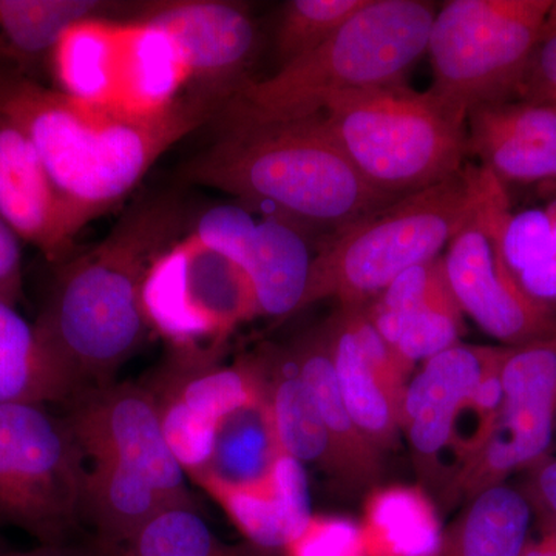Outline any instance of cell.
Instances as JSON below:
<instances>
[{
  "instance_id": "cell-1",
  "label": "cell",
  "mask_w": 556,
  "mask_h": 556,
  "mask_svg": "<svg viewBox=\"0 0 556 556\" xmlns=\"http://www.w3.org/2000/svg\"><path fill=\"white\" fill-rule=\"evenodd\" d=\"M186 223L179 193H149L100 243L58 266L35 329L72 396L115 382L118 369L148 339L146 278L155 260L182 239Z\"/></svg>"
},
{
  "instance_id": "cell-2",
  "label": "cell",
  "mask_w": 556,
  "mask_h": 556,
  "mask_svg": "<svg viewBox=\"0 0 556 556\" xmlns=\"http://www.w3.org/2000/svg\"><path fill=\"white\" fill-rule=\"evenodd\" d=\"M0 112L31 139L83 229L126 199L179 139L215 118L217 105L188 93L167 112L130 115L0 72Z\"/></svg>"
},
{
  "instance_id": "cell-3",
  "label": "cell",
  "mask_w": 556,
  "mask_h": 556,
  "mask_svg": "<svg viewBox=\"0 0 556 556\" xmlns=\"http://www.w3.org/2000/svg\"><path fill=\"white\" fill-rule=\"evenodd\" d=\"M182 181L230 193L300 228L342 232L399 200L358 174L320 115L226 129L179 169Z\"/></svg>"
},
{
  "instance_id": "cell-4",
  "label": "cell",
  "mask_w": 556,
  "mask_h": 556,
  "mask_svg": "<svg viewBox=\"0 0 556 556\" xmlns=\"http://www.w3.org/2000/svg\"><path fill=\"white\" fill-rule=\"evenodd\" d=\"M437 7L424 0H368L327 42L223 102V130L314 118L346 91L405 80L427 53Z\"/></svg>"
},
{
  "instance_id": "cell-5",
  "label": "cell",
  "mask_w": 556,
  "mask_h": 556,
  "mask_svg": "<svg viewBox=\"0 0 556 556\" xmlns=\"http://www.w3.org/2000/svg\"><path fill=\"white\" fill-rule=\"evenodd\" d=\"M320 118L358 174L397 199L456 177L470 156L466 113L405 80L338 94Z\"/></svg>"
},
{
  "instance_id": "cell-6",
  "label": "cell",
  "mask_w": 556,
  "mask_h": 556,
  "mask_svg": "<svg viewBox=\"0 0 556 556\" xmlns=\"http://www.w3.org/2000/svg\"><path fill=\"white\" fill-rule=\"evenodd\" d=\"M475 201V166L401 197L324 244L314 258L303 309L320 300L367 306L402 274L441 257Z\"/></svg>"
},
{
  "instance_id": "cell-7",
  "label": "cell",
  "mask_w": 556,
  "mask_h": 556,
  "mask_svg": "<svg viewBox=\"0 0 556 556\" xmlns=\"http://www.w3.org/2000/svg\"><path fill=\"white\" fill-rule=\"evenodd\" d=\"M554 0H452L438 9L427 53L431 93L466 113L514 100Z\"/></svg>"
},
{
  "instance_id": "cell-8",
  "label": "cell",
  "mask_w": 556,
  "mask_h": 556,
  "mask_svg": "<svg viewBox=\"0 0 556 556\" xmlns=\"http://www.w3.org/2000/svg\"><path fill=\"white\" fill-rule=\"evenodd\" d=\"M84 464L64 417L46 404H0V525L43 546L68 543L83 522Z\"/></svg>"
},
{
  "instance_id": "cell-9",
  "label": "cell",
  "mask_w": 556,
  "mask_h": 556,
  "mask_svg": "<svg viewBox=\"0 0 556 556\" xmlns=\"http://www.w3.org/2000/svg\"><path fill=\"white\" fill-rule=\"evenodd\" d=\"M508 207L506 185L475 166L473 207L442 258L464 316L503 346L514 348L554 332L556 313L530 299L504 262L496 226Z\"/></svg>"
},
{
  "instance_id": "cell-10",
  "label": "cell",
  "mask_w": 556,
  "mask_h": 556,
  "mask_svg": "<svg viewBox=\"0 0 556 556\" xmlns=\"http://www.w3.org/2000/svg\"><path fill=\"white\" fill-rule=\"evenodd\" d=\"M142 303L150 328L174 350L217 351L229 332L258 317L247 273L189 236L155 260Z\"/></svg>"
},
{
  "instance_id": "cell-11",
  "label": "cell",
  "mask_w": 556,
  "mask_h": 556,
  "mask_svg": "<svg viewBox=\"0 0 556 556\" xmlns=\"http://www.w3.org/2000/svg\"><path fill=\"white\" fill-rule=\"evenodd\" d=\"M64 405L62 417L89 466L141 475L197 508L164 434L155 399L142 383L87 388Z\"/></svg>"
},
{
  "instance_id": "cell-12",
  "label": "cell",
  "mask_w": 556,
  "mask_h": 556,
  "mask_svg": "<svg viewBox=\"0 0 556 556\" xmlns=\"http://www.w3.org/2000/svg\"><path fill=\"white\" fill-rule=\"evenodd\" d=\"M142 386L155 399L167 442L190 478L206 466L219 422L262 394L254 357L225 367L215 351L174 350Z\"/></svg>"
},
{
  "instance_id": "cell-13",
  "label": "cell",
  "mask_w": 556,
  "mask_h": 556,
  "mask_svg": "<svg viewBox=\"0 0 556 556\" xmlns=\"http://www.w3.org/2000/svg\"><path fill=\"white\" fill-rule=\"evenodd\" d=\"M129 20L163 31L189 75V94L222 108L249 83L258 31L247 7L225 0H161Z\"/></svg>"
},
{
  "instance_id": "cell-14",
  "label": "cell",
  "mask_w": 556,
  "mask_h": 556,
  "mask_svg": "<svg viewBox=\"0 0 556 556\" xmlns=\"http://www.w3.org/2000/svg\"><path fill=\"white\" fill-rule=\"evenodd\" d=\"M510 350L459 342L424 362L409 380L402 401L401 431L419 473L431 484H438L441 473L448 477L447 489L452 484V438L460 409L490 375L503 368Z\"/></svg>"
},
{
  "instance_id": "cell-15",
  "label": "cell",
  "mask_w": 556,
  "mask_h": 556,
  "mask_svg": "<svg viewBox=\"0 0 556 556\" xmlns=\"http://www.w3.org/2000/svg\"><path fill=\"white\" fill-rule=\"evenodd\" d=\"M325 325L348 412L383 452L401 431L402 401L413 369L372 327L364 306H339Z\"/></svg>"
},
{
  "instance_id": "cell-16",
  "label": "cell",
  "mask_w": 556,
  "mask_h": 556,
  "mask_svg": "<svg viewBox=\"0 0 556 556\" xmlns=\"http://www.w3.org/2000/svg\"><path fill=\"white\" fill-rule=\"evenodd\" d=\"M0 215L24 243L51 265L76 254L78 222L40 160L31 139L0 112Z\"/></svg>"
},
{
  "instance_id": "cell-17",
  "label": "cell",
  "mask_w": 556,
  "mask_h": 556,
  "mask_svg": "<svg viewBox=\"0 0 556 556\" xmlns=\"http://www.w3.org/2000/svg\"><path fill=\"white\" fill-rule=\"evenodd\" d=\"M468 152L500 181L556 179V104L507 100L467 115Z\"/></svg>"
},
{
  "instance_id": "cell-18",
  "label": "cell",
  "mask_w": 556,
  "mask_h": 556,
  "mask_svg": "<svg viewBox=\"0 0 556 556\" xmlns=\"http://www.w3.org/2000/svg\"><path fill=\"white\" fill-rule=\"evenodd\" d=\"M289 351L327 427L336 479L346 489L364 490L375 485L382 470V452L362 433L343 402L329 350L327 325L321 324L300 336Z\"/></svg>"
},
{
  "instance_id": "cell-19",
  "label": "cell",
  "mask_w": 556,
  "mask_h": 556,
  "mask_svg": "<svg viewBox=\"0 0 556 556\" xmlns=\"http://www.w3.org/2000/svg\"><path fill=\"white\" fill-rule=\"evenodd\" d=\"M206 492L248 538V543L269 554L285 551L313 517L305 466L287 453L263 481L243 486H212Z\"/></svg>"
},
{
  "instance_id": "cell-20",
  "label": "cell",
  "mask_w": 556,
  "mask_h": 556,
  "mask_svg": "<svg viewBox=\"0 0 556 556\" xmlns=\"http://www.w3.org/2000/svg\"><path fill=\"white\" fill-rule=\"evenodd\" d=\"M316 255L305 229L276 215H260L237 265L247 273L258 316L283 318L303 309Z\"/></svg>"
},
{
  "instance_id": "cell-21",
  "label": "cell",
  "mask_w": 556,
  "mask_h": 556,
  "mask_svg": "<svg viewBox=\"0 0 556 556\" xmlns=\"http://www.w3.org/2000/svg\"><path fill=\"white\" fill-rule=\"evenodd\" d=\"M119 5L101 0H0V72L40 80L70 27L109 17Z\"/></svg>"
},
{
  "instance_id": "cell-22",
  "label": "cell",
  "mask_w": 556,
  "mask_h": 556,
  "mask_svg": "<svg viewBox=\"0 0 556 556\" xmlns=\"http://www.w3.org/2000/svg\"><path fill=\"white\" fill-rule=\"evenodd\" d=\"M254 362L283 453L303 466H317L336 479L334 455L327 427L309 388L299 375L289 348L270 346L260 351Z\"/></svg>"
},
{
  "instance_id": "cell-23",
  "label": "cell",
  "mask_w": 556,
  "mask_h": 556,
  "mask_svg": "<svg viewBox=\"0 0 556 556\" xmlns=\"http://www.w3.org/2000/svg\"><path fill=\"white\" fill-rule=\"evenodd\" d=\"M283 455L265 394L219 422L207 464L193 481L201 489L243 486L269 477Z\"/></svg>"
},
{
  "instance_id": "cell-24",
  "label": "cell",
  "mask_w": 556,
  "mask_h": 556,
  "mask_svg": "<svg viewBox=\"0 0 556 556\" xmlns=\"http://www.w3.org/2000/svg\"><path fill=\"white\" fill-rule=\"evenodd\" d=\"M533 508L522 490L507 484L486 489L442 533L434 556H521L530 541Z\"/></svg>"
},
{
  "instance_id": "cell-25",
  "label": "cell",
  "mask_w": 556,
  "mask_h": 556,
  "mask_svg": "<svg viewBox=\"0 0 556 556\" xmlns=\"http://www.w3.org/2000/svg\"><path fill=\"white\" fill-rule=\"evenodd\" d=\"M361 530L367 556H434L444 533L433 501L412 485L372 489Z\"/></svg>"
},
{
  "instance_id": "cell-26",
  "label": "cell",
  "mask_w": 556,
  "mask_h": 556,
  "mask_svg": "<svg viewBox=\"0 0 556 556\" xmlns=\"http://www.w3.org/2000/svg\"><path fill=\"white\" fill-rule=\"evenodd\" d=\"M70 396L72 388L40 345L35 325L0 300V404H64Z\"/></svg>"
},
{
  "instance_id": "cell-27",
  "label": "cell",
  "mask_w": 556,
  "mask_h": 556,
  "mask_svg": "<svg viewBox=\"0 0 556 556\" xmlns=\"http://www.w3.org/2000/svg\"><path fill=\"white\" fill-rule=\"evenodd\" d=\"M119 556H270L254 544H226L195 510L175 508L119 546Z\"/></svg>"
},
{
  "instance_id": "cell-28",
  "label": "cell",
  "mask_w": 556,
  "mask_h": 556,
  "mask_svg": "<svg viewBox=\"0 0 556 556\" xmlns=\"http://www.w3.org/2000/svg\"><path fill=\"white\" fill-rule=\"evenodd\" d=\"M464 332V313L450 289L442 258L422 305L409 320L394 351L413 369L417 362H426L457 345Z\"/></svg>"
},
{
  "instance_id": "cell-29",
  "label": "cell",
  "mask_w": 556,
  "mask_h": 556,
  "mask_svg": "<svg viewBox=\"0 0 556 556\" xmlns=\"http://www.w3.org/2000/svg\"><path fill=\"white\" fill-rule=\"evenodd\" d=\"M504 404L556 417V329L514 346L501 369Z\"/></svg>"
},
{
  "instance_id": "cell-30",
  "label": "cell",
  "mask_w": 556,
  "mask_h": 556,
  "mask_svg": "<svg viewBox=\"0 0 556 556\" xmlns=\"http://www.w3.org/2000/svg\"><path fill=\"white\" fill-rule=\"evenodd\" d=\"M368 0H291L276 33L280 67L305 56L331 39Z\"/></svg>"
},
{
  "instance_id": "cell-31",
  "label": "cell",
  "mask_w": 556,
  "mask_h": 556,
  "mask_svg": "<svg viewBox=\"0 0 556 556\" xmlns=\"http://www.w3.org/2000/svg\"><path fill=\"white\" fill-rule=\"evenodd\" d=\"M441 257L415 266L407 273L399 276L393 283L388 285L386 289L364 306L365 313L372 327L378 329L380 336L391 348L397 345L399 339L404 334L405 328L413 316L422 305L431 280L441 265Z\"/></svg>"
},
{
  "instance_id": "cell-32",
  "label": "cell",
  "mask_w": 556,
  "mask_h": 556,
  "mask_svg": "<svg viewBox=\"0 0 556 556\" xmlns=\"http://www.w3.org/2000/svg\"><path fill=\"white\" fill-rule=\"evenodd\" d=\"M496 237L504 262L515 276L555 255L546 208L518 214L507 208L497 222Z\"/></svg>"
},
{
  "instance_id": "cell-33",
  "label": "cell",
  "mask_w": 556,
  "mask_h": 556,
  "mask_svg": "<svg viewBox=\"0 0 556 556\" xmlns=\"http://www.w3.org/2000/svg\"><path fill=\"white\" fill-rule=\"evenodd\" d=\"M287 556H367L361 525L342 517L313 515L285 547Z\"/></svg>"
},
{
  "instance_id": "cell-34",
  "label": "cell",
  "mask_w": 556,
  "mask_h": 556,
  "mask_svg": "<svg viewBox=\"0 0 556 556\" xmlns=\"http://www.w3.org/2000/svg\"><path fill=\"white\" fill-rule=\"evenodd\" d=\"M515 98L556 104V36L538 46Z\"/></svg>"
},
{
  "instance_id": "cell-35",
  "label": "cell",
  "mask_w": 556,
  "mask_h": 556,
  "mask_svg": "<svg viewBox=\"0 0 556 556\" xmlns=\"http://www.w3.org/2000/svg\"><path fill=\"white\" fill-rule=\"evenodd\" d=\"M526 496L543 529H556V457L544 456L529 468Z\"/></svg>"
},
{
  "instance_id": "cell-36",
  "label": "cell",
  "mask_w": 556,
  "mask_h": 556,
  "mask_svg": "<svg viewBox=\"0 0 556 556\" xmlns=\"http://www.w3.org/2000/svg\"><path fill=\"white\" fill-rule=\"evenodd\" d=\"M22 291V240L0 215V300L16 308Z\"/></svg>"
},
{
  "instance_id": "cell-37",
  "label": "cell",
  "mask_w": 556,
  "mask_h": 556,
  "mask_svg": "<svg viewBox=\"0 0 556 556\" xmlns=\"http://www.w3.org/2000/svg\"><path fill=\"white\" fill-rule=\"evenodd\" d=\"M530 299L556 313V255L517 276Z\"/></svg>"
},
{
  "instance_id": "cell-38",
  "label": "cell",
  "mask_w": 556,
  "mask_h": 556,
  "mask_svg": "<svg viewBox=\"0 0 556 556\" xmlns=\"http://www.w3.org/2000/svg\"><path fill=\"white\" fill-rule=\"evenodd\" d=\"M0 556H119V547L102 543L101 540L90 544H49L25 552H0Z\"/></svg>"
},
{
  "instance_id": "cell-39",
  "label": "cell",
  "mask_w": 556,
  "mask_h": 556,
  "mask_svg": "<svg viewBox=\"0 0 556 556\" xmlns=\"http://www.w3.org/2000/svg\"><path fill=\"white\" fill-rule=\"evenodd\" d=\"M521 556H556V529H543L540 538L527 543Z\"/></svg>"
},
{
  "instance_id": "cell-40",
  "label": "cell",
  "mask_w": 556,
  "mask_h": 556,
  "mask_svg": "<svg viewBox=\"0 0 556 556\" xmlns=\"http://www.w3.org/2000/svg\"><path fill=\"white\" fill-rule=\"evenodd\" d=\"M556 36V0L552 2L551 10H548L546 22H544L543 40L554 38ZM541 40V42H543Z\"/></svg>"
},
{
  "instance_id": "cell-41",
  "label": "cell",
  "mask_w": 556,
  "mask_h": 556,
  "mask_svg": "<svg viewBox=\"0 0 556 556\" xmlns=\"http://www.w3.org/2000/svg\"><path fill=\"white\" fill-rule=\"evenodd\" d=\"M548 222H551L552 236H554V247H555V255H556V200L552 201L551 204L546 207Z\"/></svg>"
},
{
  "instance_id": "cell-42",
  "label": "cell",
  "mask_w": 556,
  "mask_h": 556,
  "mask_svg": "<svg viewBox=\"0 0 556 556\" xmlns=\"http://www.w3.org/2000/svg\"><path fill=\"white\" fill-rule=\"evenodd\" d=\"M2 551H3V548H2V547H0V552H2Z\"/></svg>"
}]
</instances>
